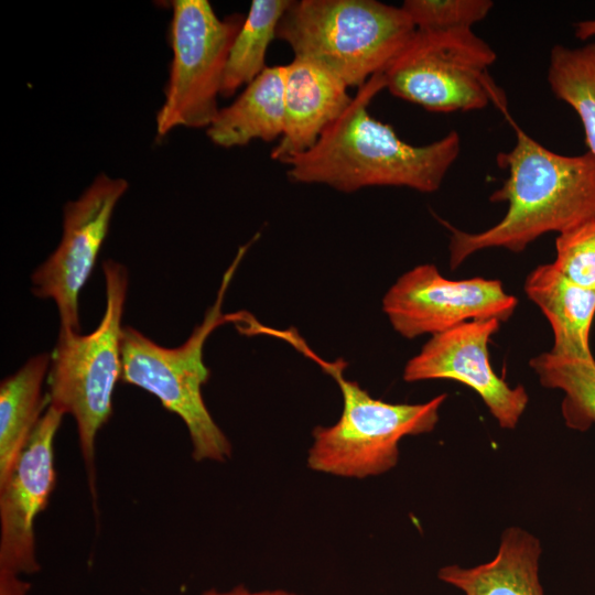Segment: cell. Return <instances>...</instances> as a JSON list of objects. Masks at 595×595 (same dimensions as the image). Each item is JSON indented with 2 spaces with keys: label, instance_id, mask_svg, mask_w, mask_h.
Here are the masks:
<instances>
[{
  "label": "cell",
  "instance_id": "cell-6",
  "mask_svg": "<svg viewBox=\"0 0 595 595\" xmlns=\"http://www.w3.org/2000/svg\"><path fill=\"white\" fill-rule=\"evenodd\" d=\"M102 269L106 309L100 323L87 335L60 327L47 374L48 405L72 415L76 422L94 497L96 436L112 414L113 389L121 379V320L129 283L123 264L107 259Z\"/></svg>",
  "mask_w": 595,
  "mask_h": 595
},
{
  "label": "cell",
  "instance_id": "cell-11",
  "mask_svg": "<svg viewBox=\"0 0 595 595\" xmlns=\"http://www.w3.org/2000/svg\"><path fill=\"white\" fill-rule=\"evenodd\" d=\"M496 318L463 323L433 335L404 366L403 380L447 379L473 389L499 426L512 430L523 414L529 396L522 386L511 387L493 369L488 343L499 331Z\"/></svg>",
  "mask_w": 595,
  "mask_h": 595
},
{
  "label": "cell",
  "instance_id": "cell-20",
  "mask_svg": "<svg viewBox=\"0 0 595 595\" xmlns=\"http://www.w3.org/2000/svg\"><path fill=\"white\" fill-rule=\"evenodd\" d=\"M548 82L554 96L578 115L588 151L595 155V41L574 48L553 46Z\"/></svg>",
  "mask_w": 595,
  "mask_h": 595
},
{
  "label": "cell",
  "instance_id": "cell-14",
  "mask_svg": "<svg viewBox=\"0 0 595 595\" xmlns=\"http://www.w3.org/2000/svg\"><path fill=\"white\" fill-rule=\"evenodd\" d=\"M541 545L528 531L511 527L504 531L495 558L463 567L439 570V578L464 595H544L539 577Z\"/></svg>",
  "mask_w": 595,
  "mask_h": 595
},
{
  "label": "cell",
  "instance_id": "cell-2",
  "mask_svg": "<svg viewBox=\"0 0 595 595\" xmlns=\"http://www.w3.org/2000/svg\"><path fill=\"white\" fill-rule=\"evenodd\" d=\"M516 132V144L497 155L508 178L490 196L507 202L502 219L480 232L452 226L450 264L454 269L470 255L488 248L521 252L540 236L562 234L595 219V155H563L550 151L506 115Z\"/></svg>",
  "mask_w": 595,
  "mask_h": 595
},
{
  "label": "cell",
  "instance_id": "cell-16",
  "mask_svg": "<svg viewBox=\"0 0 595 595\" xmlns=\"http://www.w3.org/2000/svg\"><path fill=\"white\" fill-rule=\"evenodd\" d=\"M284 130V65L267 66L229 106L219 109L206 129L210 141L223 148L271 142Z\"/></svg>",
  "mask_w": 595,
  "mask_h": 595
},
{
  "label": "cell",
  "instance_id": "cell-24",
  "mask_svg": "<svg viewBox=\"0 0 595 595\" xmlns=\"http://www.w3.org/2000/svg\"><path fill=\"white\" fill-rule=\"evenodd\" d=\"M201 595H300L283 589L250 591L244 585H238L229 591L207 589Z\"/></svg>",
  "mask_w": 595,
  "mask_h": 595
},
{
  "label": "cell",
  "instance_id": "cell-21",
  "mask_svg": "<svg viewBox=\"0 0 595 595\" xmlns=\"http://www.w3.org/2000/svg\"><path fill=\"white\" fill-rule=\"evenodd\" d=\"M493 7L490 0H405L401 4L415 30L428 32L472 30Z\"/></svg>",
  "mask_w": 595,
  "mask_h": 595
},
{
  "label": "cell",
  "instance_id": "cell-23",
  "mask_svg": "<svg viewBox=\"0 0 595 595\" xmlns=\"http://www.w3.org/2000/svg\"><path fill=\"white\" fill-rule=\"evenodd\" d=\"M30 588L31 584L20 575L0 571V595H26Z\"/></svg>",
  "mask_w": 595,
  "mask_h": 595
},
{
  "label": "cell",
  "instance_id": "cell-1",
  "mask_svg": "<svg viewBox=\"0 0 595 595\" xmlns=\"http://www.w3.org/2000/svg\"><path fill=\"white\" fill-rule=\"evenodd\" d=\"M385 88L382 73L374 75L317 142L285 163L288 177L345 193L370 186L437 191L459 154V134L453 130L425 145L402 141L391 126L368 111L371 100Z\"/></svg>",
  "mask_w": 595,
  "mask_h": 595
},
{
  "label": "cell",
  "instance_id": "cell-19",
  "mask_svg": "<svg viewBox=\"0 0 595 595\" xmlns=\"http://www.w3.org/2000/svg\"><path fill=\"white\" fill-rule=\"evenodd\" d=\"M540 383L563 391L565 424L578 431L595 423V359L558 356L550 351L530 359Z\"/></svg>",
  "mask_w": 595,
  "mask_h": 595
},
{
  "label": "cell",
  "instance_id": "cell-4",
  "mask_svg": "<svg viewBox=\"0 0 595 595\" xmlns=\"http://www.w3.org/2000/svg\"><path fill=\"white\" fill-rule=\"evenodd\" d=\"M415 32L401 7L376 0H298L282 15L277 39L294 57L325 68L348 88L383 73Z\"/></svg>",
  "mask_w": 595,
  "mask_h": 595
},
{
  "label": "cell",
  "instance_id": "cell-8",
  "mask_svg": "<svg viewBox=\"0 0 595 595\" xmlns=\"http://www.w3.org/2000/svg\"><path fill=\"white\" fill-rule=\"evenodd\" d=\"M170 25L172 61L164 101L156 113L163 137L176 127L208 128L219 108L232 43L246 17L218 18L207 0H174Z\"/></svg>",
  "mask_w": 595,
  "mask_h": 595
},
{
  "label": "cell",
  "instance_id": "cell-9",
  "mask_svg": "<svg viewBox=\"0 0 595 595\" xmlns=\"http://www.w3.org/2000/svg\"><path fill=\"white\" fill-rule=\"evenodd\" d=\"M517 304L499 280H451L434 264H420L403 273L382 300L393 329L409 339L433 336L469 321L496 318L502 323Z\"/></svg>",
  "mask_w": 595,
  "mask_h": 595
},
{
  "label": "cell",
  "instance_id": "cell-3",
  "mask_svg": "<svg viewBox=\"0 0 595 595\" xmlns=\"http://www.w3.org/2000/svg\"><path fill=\"white\" fill-rule=\"evenodd\" d=\"M259 334L289 343L316 363L340 389L343 411L338 421L313 430L307 453L312 470L346 478L381 475L397 465L399 443L404 436L429 433L435 428L446 393L414 404L375 399L358 382L346 379L347 363L343 358H322L294 328L275 329L256 320L250 335Z\"/></svg>",
  "mask_w": 595,
  "mask_h": 595
},
{
  "label": "cell",
  "instance_id": "cell-25",
  "mask_svg": "<svg viewBox=\"0 0 595 595\" xmlns=\"http://www.w3.org/2000/svg\"><path fill=\"white\" fill-rule=\"evenodd\" d=\"M574 34L582 41L595 39V19L576 22L574 24Z\"/></svg>",
  "mask_w": 595,
  "mask_h": 595
},
{
  "label": "cell",
  "instance_id": "cell-13",
  "mask_svg": "<svg viewBox=\"0 0 595 595\" xmlns=\"http://www.w3.org/2000/svg\"><path fill=\"white\" fill-rule=\"evenodd\" d=\"M351 99L347 85L335 75L294 57L284 65V130L271 159L285 164L310 150Z\"/></svg>",
  "mask_w": 595,
  "mask_h": 595
},
{
  "label": "cell",
  "instance_id": "cell-18",
  "mask_svg": "<svg viewBox=\"0 0 595 595\" xmlns=\"http://www.w3.org/2000/svg\"><path fill=\"white\" fill-rule=\"evenodd\" d=\"M291 0H253L230 48L220 96L231 97L266 66L269 45L277 39L279 22Z\"/></svg>",
  "mask_w": 595,
  "mask_h": 595
},
{
  "label": "cell",
  "instance_id": "cell-17",
  "mask_svg": "<svg viewBox=\"0 0 595 595\" xmlns=\"http://www.w3.org/2000/svg\"><path fill=\"white\" fill-rule=\"evenodd\" d=\"M50 364L51 354H37L0 383V483L13 469L48 405L42 386Z\"/></svg>",
  "mask_w": 595,
  "mask_h": 595
},
{
  "label": "cell",
  "instance_id": "cell-22",
  "mask_svg": "<svg viewBox=\"0 0 595 595\" xmlns=\"http://www.w3.org/2000/svg\"><path fill=\"white\" fill-rule=\"evenodd\" d=\"M552 264L573 283L595 291V219L559 234Z\"/></svg>",
  "mask_w": 595,
  "mask_h": 595
},
{
  "label": "cell",
  "instance_id": "cell-10",
  "mask_svg": "<svg viewBox=\"0 0 595 595\" xmlns=\"http://www.w3.org/2000/svg\"><path fill=\"white\" fill-rule=\"evenodd\" d=\"M128 187L125 178L99 173L77 199L64 206L60 245L31 275L32 293L54 301L61 327L80 331L79 291L94 270L115 207Z\"/></svg>",
  "mask_w": 595,
  "mask_h": 595
},
{
  "label": "cell",
  "instance_id": "cell-5",
  "mask_svg": "<svg viewBox=\"0 0 595 595\" xmlns=\"http://www.w3.org/2000/svg\"><path fill=\"white\" fill-rule=\"evenodd\" d=\"M241 246L226 270L217 299L206 311L203 322L178 347L160 346L140 331L123 326L121 334V380L155 396L162 405L185 423L196 462H226L231 444L210 415L202 394L209 379L203 361L208 336L223 324H237L244 311L224 314L223 302L229 283L248 248L258 238Z\"/></svg>",
  "mask_w": 595,
  "mask_h": 595
},
{
  "label": "cell",
  "instance_id": "cell-12",
  "mask_svg": "<svg viewBox=\"0 0 595 595\" xmlns=\"http://www.w3.org/2000/svg\"><path fill=\"white\" fill-rule=\"evenodd\" d=\"M65 414L47 405L7 479L0 483V571L34 574V522L56 483L54 439Z\"/></svg>",
  "mask_w": 595,
  "mask_h": 595
},
{
  "label": "cell",
  "instance_id": "cell-7",
  "mask_svg": "<svg viewBox=\"0 0 595 595\" xmlns=\"http://www.w3.org/2000/svg\"><path fill=\"white\" fill-rule=\"evenodd\" d=\"M496 53L472 30L414 34L382 73L391 95L428 111L479 110L507 102L488 74Z\"/></svg>",
  "mask_w": 595,
  "mask_h": 595
},
{
  "label": "cell",
  "instance_id": "cell-15",
  "mask_svg": "<svg viewBox=\"0 0 595 595\" xmlns=\"http://www.w3.org/2000/svg\"><path fill=\"white\" fill-rule=\"evenodd\" d=\"M524 292L551 325L553 346L550 353L594 358L589 333L595 315V291L573 283L552 263H548L538 266L528 274Z\"/></svg>",
  "mask_w": 595,
  "mask_h": 595
}]
</instances>
